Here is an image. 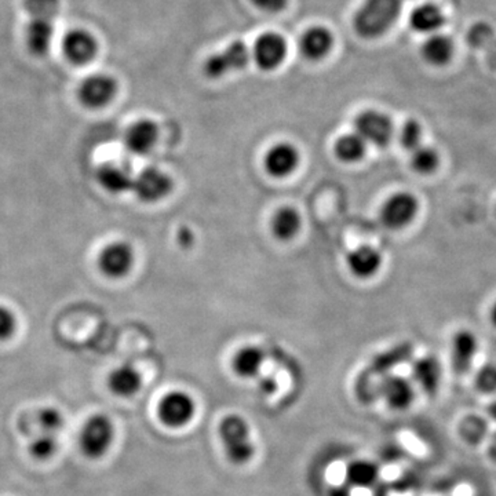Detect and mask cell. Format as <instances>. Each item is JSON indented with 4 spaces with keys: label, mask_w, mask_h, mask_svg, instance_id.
<instances>
[{
    "label": "cell",
    "mask_w": 496,
    "mask_h": 496,
    "mask_svg": "<svg viewBox=\"0 0 496 496\" xmlns=\"http://www.w3.org/2000/svg\"><path fill=\"white\" fill-rule=\"evenodd\" d=\"M60 0H25L24 9L28 14L25 26L26 49L35 57L49 52L54 38V21L60 13Z\"/></svg>",
    "instance_id": "6da1fadb"
},
{
    "label": "cell",
    "mask_w": 496,
    "mask_h": 496,
    "mask_svg": "<svg viewBox=\"0 0 496 496\" xmlns=\"http://www.w3.org/2000/svg\"><path fill=\"white\" fill-rule=\"evenodd\" d=\"M401 6V0H366L353 21L356 33L366 39L385 35L400 17Z\"/></svg>",
    "instance_id": "7a4b0ae2"
},
{
    "label": "cell",
    "mask_w": 496,
    "mask_h": 496,
    "mask_svg": "<svg viewBox=\"0 0 496 496\" xmlns=\"http://www.w3.org/2000/svg\"><path fill=\"white\" fill-rule=\"evenodd\" d=\"M221 443L226 458L234 464L248 463L255 455V445L252 439L250 424L237 414L226 415L218 426Z\"/></svg>",
    "instance_id": "3957f363"
},
{
    "label": "cell",
    "mask_w": 496,
    "mask_h": 496,
    "mask_svg": "<svg viewBox=\"0 0 496 496\" xmlns=\"http://www.w3.org/2000/svg\"><path fill=\"white\" fill-rule=\"evenodd\" d=\"M115 439V426L110 416L104 414H96L90 416L81 427V451L90 459H100L112 447Z\"/></svg>",
    "instance_id": "277c9868"
},
{
    "label": "cell",
    "mask_w": 496,
    "mask_h": 496,
    "mask_svg": "<svg viewBox=\"0 0 496 496\" xmlns=\"http://www.w3.org/2000/svg\"><path fill=\"white\" fill-rule=\"evenodd\" d=\"M196 403L184 390H171L163 396L157 405V416L165 426L182 429L188 426L196 415Z\"/></svg>",
    "instance_id": "5b68a950"
},
{
    "label": "cell",
    "mask_w": 496,
    "mask_h": 496,
    "mask_svg": "<svg viewBox=\"0 0 496 496\" xmlns=\"http://www.w3.org/2000/svg\"><path fill=\"white\" fill-rule=\"evenodd\" d=\"M250 50L242 41L232 42L223 52L210 55L205 61V73L211 79H220L234 71L247 67Z\"/></svg>",
    "instance_id": "8992f818"
},
{
    "label": "cell",
    "mask_w": 496,
    "mask_h": 496,
    "mask_svg": "<svg viewBox=\"0 0 496 496\" xmlns=\"http://www.w3.org/2000/svg\"><path fill=\"white\" fill-rule=\"evenodd\" d=\"M356 133L367 142L376 147L385 148L392 141L395 128L386 113L369 110L360 113L355 121Z\"/></svg>",
    "instance_id": "52a82bcc"
},
{
    "label": "cell",
    "mask_w": 496,
    "mask_h": 496,
    "mask_svg": "<svg viewBox=\"0 0 496 496\" xmlns=\"http://www.w3.org/2000/svg\"><path fill=\"white\" fill-rule=\"evenodd\" d=\"M173 179L168 174L157 167H147L134 176L131 191L141 202L152 205L166 199L173 192Z\"/></svg>",
    "instance_id": "ba28073f"
},
{
    "label": "cell",
    "mask_w": 496,
    "mask_h": 496,
    "mask_svg": "<svg viewBox=\"0 0 496 496\" xmlns=\"http://www.w3.org/2000/svg\"><path fill=\"white\" fill-rule=\"evenodd\" d=\"M418 211V199L413 194L397 192L382 205L381 221L386 228L397 231L410 225Z\"/></svg>",
    "instance_id": "9c48e42d"
},
{
    "label": "cell",
    "mask_w": 496,
    "mask_h": 496,
    "mask_svg": "<svg viewBox=\"0 0 496 496\" xmlns=\"http://www.w3.org/2000/svg\"><path fill=\"white\" fill-rule=\"evenodd\" d=\"M118 94V81L105 73H96L81 81L79 87V100L90 110L107 107Z\"/></svg>",
    "instance_id": "30bf717a"
},
{
    "label": "cell",
    "mask_w": 496,
    "mask_h": 496,
    "mask_svg": "<svg viewBox=\"0 0 496 496\" xmlns=\"http://www.w3.org/2000/svg\"><path fill=\"white\" fill-rule=\"evenodd\" d=\"M99 266L110 279L128 276L134 266L133 247L126 242L110 243L100 254Z\"/></svg>",
    "instance_id": "8fae6325"
},
{
    "label": "cell",
    "mask_w": 496,
    "mask_h": 496,
    "mask_svg": "<svg viewBox=\"0 0 496 496\" xmlns=\"http://www.w3.org/2000/svg\"><path fill=\"white\" fill-rule=\"evenodd\" d=\"M287 55V43L279 33H266L255 42L253 57L261 71L271 72L283 64Z\"/></svg>",
    "instance_id": "7c38bea8"
},
{
    "label": "cell",
    "mask_w": 496,
    "mask_h": 496,
    "mask_svg": "<svg viewBox=\"0 0 496 496\" xmlns=\"http://www.w3.org/2000/svg\"><path fill=\"white\" fill-rule=\"evenodd\" d=\"M377 395L384 398L392 410H408L415 400L413 382L405 377L387 374L377 386Z\"/></svg>",
    "instance_id": "4fadbf2b"
},
{
    "label": "cell",
    "mask_w": 496,
    "mask_h": 496,
    "mask_svg": "<svg viewBox=\"0 0 496 496\" xmlns=\"http://www.w3.org/2000/svg\"><path fill=\"white\" fill-rule=\"evenodd\" d=\"M65 418L58 408L43 407L33 413L25 414L20 419V432L33 437L38 433L58 436L64 429Z\"/></svg>",
    "instance_id": "5bb4252c"
},
{
    "label": "cell",
    "mask_w": 496,
    "mask_h": 496,
    "mask_svg": "<svg viewBox=\"0 0 496 496\" xmlns=\"http://www.w3.org/2000/svg\"><path fill=\"white\" fill-rule=\"evenodd\" d=\"M62 52L72 64L84 65L94 60L99 52V43L94 35L86 29H71L62 39Z\"/></svg>",
    "instance_id": "9a60e30c"
},
{
    "label": "cell",
    "mask_w": 496,
    "mask_h": 496,
    "mask_svg": "<svg viewBox=\"0 0 496 496\" xmlns=\"http://www.w3.org/2000/svg\"><path fill=\"white\" fill-rule=\"evenodd\" d=\"M300 160V150L294 145L290 142H279L268 150L263 165L269 176L273 178H286L297 170Z\"/></svg>",
    "instance_id": "2e32d148"
},
{
    "label": "cell",
    "mask_w": 496,
    "mask_h": 496,
    "mask_svg": "<svg viewBox=\"0 0 496 496\" xmlns=\"http://www.w3.org/2000/svg\"><path fill=\"white\" fill-rule=\"evenodd\" d=\"M479 352V340L469 329L456 332L451 340V367L458 376L471 371L474 358Z\"/></svg>",
    "instance_id": "e0dca14e"
},
{
    "label": "cell",
    "mask_w": 496,
    "mask_h": 496,
    "mask_svg": "<svg viewBox=\"0 0 496 496\" xmlns=\"http://www.w3.org/2000/svg\"><path fill=\"white\" fill-rule=\"evenodd\" d=\"M157 138H159L157 124L149 119H141L131 124L124 134V145L133 155L145 157L155 148Z\"/></svg>",
    "instance_id": "ac0fdd59"
},
{
    "label": "cell",
    "mask_w": 496,
    "mask_h": 496,
    "mask_svg": "<svg viewBox=\"0 0 496 496\" xmlns=\"http://www.w3.org/2000/svg\"><path fill=\"white\" fill-rule=\"evenodd\" d=\"M411 376L416 386L421 387L422 392L429 396L436 395L442 384V364L434 356H422L414 361Z\"/></svg>",
    "instance_id": "d6986e66"
},
{
    "label": "cell",
    "mask_w": 496,
    "mask_h": 496,
    "mask_svg": "<svg viewBox=\"0 0 496 496\" xmlns=\"http://www.w3.org/2000/svg\"><path fill=\"white\" fill-rule=\"evenodd\" d=\"M347 263L353 276L367 281L378 273L382 266V255L376 247L360 245L348 254Z\"/></svg>",
    "instance_id": "ffe728a7"
},
{
    "label": "cell",
    "mask_w": 496,
    "mask_h": 496,
    "mask_svg": "<svg viewBox=\"0 0 496 496\" xmlns=\"http://www.w3.org/2000/svg\"><path fill=\"white\" fill-rule=\"evenodd\" d=\"M96 176L100 186L110 194H124L133 189V173L120 163H105L100 166Z\"/></svg>",
    "instance_id": "44dd1931"
},
{
    "label": "cell",
    "mask_w": 496,
    "mask_h": 496,
    "mask_svg": "<svg viewBox=\"0 0 496 496\" xmlns=\"http://www.w3.org/2000/svg\"><path fill=\"white\" fill-rule=\"evenodd\" d=\"M334 44V36L324 26H312L300 38V49L306 60L319 61L327 57Z\"/></svg>",
    "instance_id": "7402d4cb"
},
{
    "label": "cell",
    "mask_w": 496,
    "mask_h": 496,
    "mask_svg": "<svg viewBox=\"0 0 496 496\" xmlns=\"http://www.w3.org/2000/svg\"><path fill=\"white\" fill-rule=\"evenodd\" d=\"M108 386L113 395L119 397H131L142 387V377L130 364H123L110 372L108 377Z\"/></svg>",
    "instance_id": "603a6c76"
},
{
    "label": "cell",
    "mask_w": 496,
    "mask_h": 496,
    "mask_svg": "<svg viewBox=\"0 0 496 496\" xmlns=\"http://www.w3.org/2000/svg\"><path fill=\"white\" fill-rule=\"evenodd\" d=\"M263 363H265L263 350L258 347L248 345V347L237 350L234 360H232V368L239 378L253 379L260 376Z\"/></svg>",
    "instance_id": "cb8c5ba5"
},
{
    "label": "cell",
    "mask_w": 496,
    "mask_h": 496,
    "mask_svg": "<svg viewBox=\"0 0 496 496\" xmlns=\"http://www.w3.org/2000/svg\"><path fill=\"white\" fill-rule=\"evenodd\" d=\"M445 17L436 5H422L410 15L411 28L418 33L434 35L444 26Z\"/></svg>",
    "instance_id": "d4e9b609"
},
{
    "label": "cell",
    "mask_w": 496,
    "mask_h": 496,
    "mask_svg": "<svg viewBox=\"0 0 496 496\" xmlns=\"http://www.w3.org/2000/svg\"><path fill=\"white\" fill-rule=\"evenodd\" d=\"M381 477L379 466L367 459H356L348 464L345 480L350 488H371Z\"/></svg>",
    "instance_id": "484cf974"
},
{
    "label": "cell",
    "mask_w": 496,
    "mask_h": 496,
    "mask_svg": "<svg viewBox=\"0 0 496 496\" xmlns=\"http://www.w3.org/2000/svg\"><path fill=\"white\" fill-rule=\"evenodd\" d=\"M300 226L302 218L294 207H281L272 216V234L281 242L294 239L300 234Z\"/></svg>",
    "instance_id": "4316f807"
},
{
    "label": "cell",
    "mask_w": 496,
    "mask_h": 496,
    "mask_svg": "<svg viewBox=\"0 0 496 496\" xmlns=\"http://www.w3.org/2000/svg\"><path fill=\"white\" fill-rule=\"evenodd\" d=\"M453 55V43L448 36L434 33L422 46V57L433 67L448 64Z\"/></svg>",
    "instance_id": "83f0119b"
},
{
    "label": "cell",
    "mask_w": 496,
    "mask_h": 496,
    "mask_svg": "<svg viewBox=\"0 0 496 496\" xmlns=\"http://www.w3.org/2000/svg\"><path fill=\"white\" fill-rule=\"evenodd\" d=\"M367 142L358 133L347 134L335 142V155L344 163L360 162L367 152Z\"/></svg>",
    "instance_id": "f1b7e54d"
},
{
    "label": "cell",
    "mask_w": 496,
    "mask_h": 496,
    "mask_svg": "<svg viewBox=\"0 0 496 496\" xmlns=\"http://www.w3.org/2000/svg\"><path fill=\"white\" fill-rule=\"evenodd\" d=\"M488 433V424L479 415H468L459 424V436L469 445L482 444Z\"/></svg>",
    "instance_id": "f546056e"
},
{
    "label": "cell",
    "mask_w": 496,
    "mask_h": 496,
    "mask_svg": "<svg viewBox=\"0 0 496 496\" xmlns=\"http://www.w3.org/2000/svg\"><path fill=\"white\" fill-rule=\"evenodd\" d=\"M440 165V157L437 150L432 147H421L416 148L415 150H413V155H411V166H413L414 170L416 173L427 174L434 173L439 167Z\"/></svg>",
    "instance_id": "4dcf8cb0"
},
{
    "label": "cell",
    "mask_w": 496,
    "mask_h": 496,
    "mask_svg": "<svg viewBox=\"0 0 496 496\" xmlns=\"http://www.w3.org/2000/svg\"><path fill=\"white\" fill-rule=\"evenodd\" d=\"M28 451L38 461H47L57 453L58 436L38 433L29 440Z\"/></svg>",
    "instance_id": "1f68e13d"
},
{
    "label": "cell",
    "mask_w": 496,
    "mask_h": 496,
    "mask_svg": "<svg viewBox=\"0 0 496 496\" xmlns=\"http://www.w3.org/2000/svg\"><path fill=\"white\" fill-rule=\"evenodd\" d=\"M422 137H424V130H422L421 123L414 119H408L400 131V144L405 149L415 150L416 148L422 145Z\"/></svg>",
    "instance_id": "d6a6232c"
},
{
    "label": "cell",
    "mask_w": 496,
    "mask_h": 496,
    "mask_svg": "<svg viewBox=\"0 0 496 496\" xmlns=\"http://www.w3.org/2000/svg\"><path fill=\"white\" fill-rule=\"evenodd\" d=\"M474 385L484 395L496 393V364L487 363L477 371Z\"/></svg>",
    "instance_id": "836d02e7"
},
{
    "label": "cell",
    "mask_w": 496,
    "mask_h": 496,
    "mask_svg": "<svg viewBox=\"0 0 496 496\" xmlns=\"http://www.w3.org/2000/svg\"><path fill=\"white\" fill-rule=\"evenodd\" d=\"M17 319L6 306L0 305V340H7L14 335Z\"/></svg>",
    "instance_id": "e575fe53"
},
{
    "label": "cell",
    "mask_w": 496,
    "mask_h": 496,
    "mask_svg": "<svg viewBox=\"0 0 496 496\" xmlns=\"http://www.w3.org/2000/svg\"><path fill=\"white\" fill-rule=\"evenodd\" d=\"M260 10L268 13H279L287 6L289 0H252Z\"/></svg>",
    "instance_id": "d590c367"
},
{
    "label": "cell",
    "mask_w": 496,
    "mask_h": 496,
    "mask_svg": "<svg viewBox=\"0 0 496 496\" xmlns=\"http://www.w3.org/2000/svg\"><path fill=\"white\" fill-rule=\"evenodd\" d=\"M329 496H352V493H350L349 485H340V487L334 488Z\"/></svg>",
    "instance_id": "8d00e7d4"
},
{
    "label": "cell",
    "mask_w": 496,
    "mask_h": 496,
    "mask_svg": "<svg viewBox=\"0 0 496 496\" xmlns=\"http://www.w3.org/2000/svg\"><path fill=\"white\" fill-rule=\"evenodd\" d=\"M487 413L488 415H490V418L496 422V400H493L492 403L488 405Z\"/></svg>",
    "instance_id": "74e56055"
},
{
    "label": "cell",
    "mask_w": 496,
    "mask_h": 496,
    "mask_svg": "<svg viewBox=\"0 0 496 496\" xmlns=\"http://www.w3.org/2000/svg\"><path fill=\"white\" fill-rule=\"evenodd\" d=\"M491 323L496 327V300L493 302L492 308H491Z\"/></svg>",
    "instance_id": "f35d334b"
},
{
    "label": "cell",
    "mask_w": 496,
    "mask_h": 496,
    "mask_svg": "<svg viewBox=\"0 0 496 496\" xmlns=\"http://www.w3.org/2000/svg\"><path fill=\"white\" fill-rule=\"evenodd\" d=\"M491 455H492V458L496 461V436L493 437L492 444H491Z\"/></svg>",
    "instance_id": "ab89813d"
}]
</instances>
